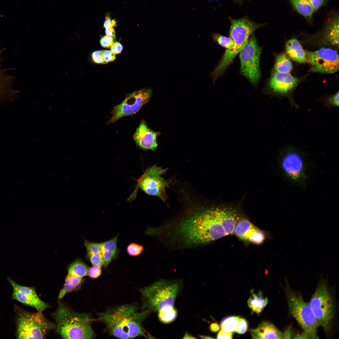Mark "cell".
<instances>
[{"mask_svg":"<svg viewBox=\"0 0 339 339\" xmlns=\"http://www.w3.org/2000/svg\"><path fill=\"white\" fill-rule=\"evenodd\" d=\"M150 313L147 309L140 311L134 305L124 304L99 313L93 320L103 322L110 335L119 338L146 337L142 322Z\"/></svg>","mask_w":339,"mask_h":339,"instance_id":"cell-1","label":"cell"},{"mask_svg":"<svg viewBox=\"0 0 339 339\" xmlns=\"http://www.w3.org/2000/svg\"><path fill=\"white\" fill-rule=\"evenodd\" d=\"M56 324V331L64 339H92L95 334L89 315L73 311L58 302L56 310L52 314Z\"/></svg>","mask_w":339,"mask_h":339,"instance_id":"cell-2","label":"cell"},{"mask_svg":"<svg viewBox=\"0 0 339 339\" xmlns=\"http://www.w3.org/2000/svg\"><path fill=\"white\" fill-rule=\"evenodd\" d=\"M229 19L231 23L229 35L233 40V45L231 48L226 49L218 64L210 74L214 83L223 74L235 57L239 53L250 35L255 30L265 25L256 23L246 16L238 19L230 17Z\"/></svg>","mask_w":339,"mask_h":339,"instance_id":"cell-3","label":"cell"},{"mask_svg":"<svg viewBox=\"0 0 339 339\" xmlns=\"http://www.w3.org/2000/svg\"><path fill=\"white\" fill-rule=\"evenodd\" d=\"M181 282L160 280L140 289L143 301L141 309L158 312L165 307L174 306Z\"/></svg>","mask_w":339,"mask_h":339,"instance_id":"cell-4","label":"cell"},{"mask_svg":"<svg viewBox=\"0 0 339 339\" xmlns=\"http://www.w3.org/2000/svg\"><path fill=\"white\" fill-rule=\"evenodd\" d=\"M303 154L295 150L283 151L279 156V166L284 179L289 183L305 188L311 172L309 161Z\"/></svg>","mask_w":339,"mask_h":339,"instance_id":"cell-5","label":"cell"},{"mask_svg":"<svg viewBox=\"0 0 339 339\" xmlns=\"http://www.w3.org/2000/svg\"><path fill=\"white\" fill-rule=\"evenodd\" d=\"M284 290L289 312L304 331L298 338H316L319 326L309 303L304 301L301 294L291 288L286 279Z\"/></svg>","mask_w":339,"mask_h":339,"instance_id":"cell-6","label":"cell"},{"mask_svg":"<svg viewBox=\"0 0 339 339\" xmlns=\"http://www.w3.org/2000/svg\"><path fill=\"white\" fill-rule=\"evenodd\" d=\"M309 303L319 326L329 333L333 324L335 306L334 297L325 280L319 281Z\"/></svg>","mask_w":339,"mask_h":339,"instance_id":"cell-7","label":"cell"},{"mask_svg":"<svg viewBox=\"0 0 339 339\" xmlns=\"http://www.w3.org/2000/svg\"><path fill=\"white\" fill-rule=\"evenodd\" d=\"M16 336L18 339H42L56 325L45 318L41 312H30L17 309Z\"/></svg>","mask_w":339,"mask_h":339,"instance_id":"cell-8","label":"cell"},{"mask_svg":"<svg viewBox=\"0 0 339 339\" xmlns=\"http://www.w3.org/2000/svg\"><path fill=\"white\" fill-rule=\"evenodd\" d=\"M167 168H163L154 164L148 168L137 180L133 192L128 199L132 201L135 199L138 189L140 188L146 194L159 197L165 202L167 199L165 189L170 184L161 175L166 173Z\"/></svg>","mask_w":339,"mask_h":339,"instance_id":"cell-9","label":"cell"},{"mask_svg":"<svg viewBox=\"0 0 339 339\" xmlns=\"http://www.w3.org/2000/svg\"><path fill=\"white\" fill-rule=\"evenodd\" d=\"M261 51L253 33L239 53L241 72L254 86L258 84L261 77L259 63Z\"/></svg>","mask_w":339,"mask_h":339,"instance_id":"cell-10","label":"cell"},{"mask_svg":"<svg viewBox=\"0 0 339 339\" xmlns=\"http://www.w3.org/2000/svg\"><path fill=\"white\" fill-rule=\"evenodd\" d=\"M152 93L151 88H146L127 94L124 101L114 107L111 111L112 116L107 125L114 123L122 117L136 113L148 102Z\"/></svg>","mask_w":339,"mask_h":339,"instance_id":"cell-11","label":"cell"},{"mask_svg":"<svg viewBox=\"0 0 339 339\" xmlns=\"http://www.w3.org/2000/svg\"><path fill=\"white\" fill-rule=\"evenodd\" d=\"M310 71L324 73H334L339 69V56L334 50L323 48L314 51H307Z\"/></svg>","mask_w":339,"mask_h":339,"instance_id":"cell-12","label":"cell"},{"mask_svg":"<svg viewBox=\"0 0 339 339\" xmlns=\"http://www.w3.org/2000/svg\"><path fill=\"white\" fill-rule=\"evenodd\" d=\"M8 280L13 288V299L33 307L40 312L42 313L44 310L50 307L48 304L39 298L33 287L19 285L9 277H8Z\"/></svg>","mask_w":339,"mask_h":339,"instance_id":"cell-13","label":"cell"},{"mask_svg":"<svg viewBox=\"0 0 339 339\" xmlns=\"http://www.w3.org/2000/svg\"><path fill=\"white\" fill-rule=\"evenodd\" d=\"M234 234L239 239L256 245L262 244L270 237L268 233L260 229L248 219L240 218L234 228Z\"/></svg>","mask_w":339,"mask_h":339,"instance_id":"cell-14","label":"cell"},{"mask_svg":"<svg viewBox=\"0 0 339 339\" xmlns=\"http://www.w3.org/2000/svg\"><path fill=\"white\" fill-rule=\"evenodd\" d=\"M299 80L289 73L274 72L271 78L269 87L274 92L282 95L289 93L297 84Z\"/></svg>","mask_w":339,"mask_h":339,"instance_id":"cell-15","label":"cell"},{"mask_svg":"<svg viewBox=\"0 0 339 339\" xmlns=\"http://www.w3.org/2000/svg\"><path fill=\"white\" fill-rule=\"evenodd\" d=\"M158 133L149 128L144 121H141L133 136L137 145L143 150L155 151L158 144Z\"/></svg>","mask_w":339,"mask_h":339,"instance_id":"cell-16","label":"cell"},{"mask_svg":"<svg viewBox=\"0 0 339 339\" xmlns=\"http://www.w3.org/2000/svg\"><path fill=\"white\" fill-rule=\"evenodd\" d=\"M2 52L0 49V103L6 102L14 92L12 87L13 78L3 67Z\"/></svg>","mask_w":339,"mask_h":339,"instance_id":"cell-17","label":"cell"},{"mask_svg":"<svg viewBox=\"0 0 339 339\" xmlns=\"http://www.w3.org/2000/svg\"><path fill=\"white\" fill-rule=\"evenodd\" d=\"M253 338L283 339L284 333L273 324L268 321H264L255 329L250 330Z\"/></svg>","mask_w":339,"mask_h":339,"instance_id":"cell-18","label":"cell"},{"mask_svg":"<svg viewBox=\"0 0 339 339\" xmlns=\"http://www.w3.org/2000/svg\"><path fill=\"white\" fill-rule=\"evenodd\" d=\"M323 32V40L325 43L338 46L339 17L335 15L329 20Z\"/></svg>","mask_w":339,"mask_h":339,"instance_id":"cell-19","label":"cell"},{"mask_svg":"<svg viewBox=\"0 0 339 339\" xmlns=\"http://www.w3.org/2000/svg\"><path fill=\"white\" fill-rule=\"evenodd\" d=\"M118 235L108 241L100 243L101 254L106 268L111 262L117 258L119 252L117 245Z\"/></svg>","mask_w":339,"mask_h":339,"instance_id":"cell-20","label":"cell"},{"mask_svg":"<svg viewBox=\"0 0 339 339\" xmlns=\"http://www.w3.org/2000/svg\"><path fill=\"white\" fill-rule=\"evenodd\" d=\"M286 49L288 55L295 61L304 63L307 61L306 51L296 39L292 38L287 41Z\"/></svg>","mask_w":339,"mask_h":339,"instance_id":"cell-21","label":"cell"},{"mask_svg":"<svg viewBox=\"0 0 339 339\" xmlns=\"http://www.w3.org/2000/svg\"><path fill=\"white\" fill-rule=\"evenodd\" d=\"M84 282L83 278L68 273L65 278L64 286L59 293L58 299H62L67 293L78 290L80 289Z\"/></svg>","mask_w":339,"mask_h":339,"instance_id":"cell-22","label":"cell"},{"mask_svg":"<svg viewBox=\"0 0 339 339\" xmlns=\"http://www.w3.org/2000/svg\"><path fill=\"white\" fill-rule=\"evenodd\" d=\"M294 8L306 19L311 20L314 12L309 0H290Z\"/></svg>","mask_w":339,"mask_h":339,"instance_id":"cell-23","label":"cell"},{"mask_svg":"<svg viewBox=\"0 0 339 339\" xmlns=\"http://www.w3.org/2000/svg\"><path fill=\"white\" fill-rule=\"evenodd\" d=\"M268 302L267 297L264 298L261 292L257 294L252 293L247 301V304L253 312L258 314L266 307Z\"/></svg>","mask_w":339,"mask_h":339,"instance_id":"cell-24","label":"cell"},{"mask_svg":"<svg viewBox=\"0 0 339 339\" xmlns=\"http://www.w3.org/2000/svg\"><path fill=\"white\" fill-rule=\"evenodd\" d=\"M89 267L81 259L77 258L68 266V273L80 278L87 276Z\"/></svg>","mask_w":339,"mask_h":339,"instance_id":"cell-25","label":"cell"},{"mask_svg":"<svg viewBox=\"0 0 339 339\" xmlns=\"http://www.w3.org/2000/svg\"><path fill=\"white\" fill-rule=\"evenodd\" d=\"M274 68L276 72L289 73L292 68V64L288 56L282 53L277 56Z\"/></svg>","mask_w":339,"mask_h":339,"instance_id":"cell-26","label":"cell"},{"mask_svg":"<svg viewBox=\"0 0 339 339\" xmlns=\"http://www.w3.org/2000/svg\"><path fill=\"white\" fill-rule=\"evenodd\" d=\"M158 312L159 320L164 324L173 321L177 315V310L174 306L165 307Z\"/></svg>","mask_w":339,"mask_h":339,"instance_id":"cell-27","label":"cell"},{"mask_svg":"<svg viewBox=\"0 0 339 339\" xmlns=\"http://www.w3.org/2000/svg\"><path fill=\"white\" fill-rule=\"evenodd\" d=\"M239 318V316H236L226 318L221 323L222 330L232 333L234 331L238 324Z\"/></svg>","mask_w":339,"mask_h":339,"instance_id":"cell-28","label":"cell"},{"mask_svg":"<svg viewBox=\"0 0 339 339\" xmlns=\"http://www.w3.org/2000/svg\"><path fill=\"white\" fill-rule=\"evenodd\" d=\"M213 41L218 43L222 47L228 49L232 48L233 41L230 37L222 35L219 34L215 33L212 35Z\"/></svg>","mask_w":339,"mask_h":339,"instance_id":"cell-29","label":"cell"},{"mask_svg":"<svg viewBox=\"0 0 339 339\" xmlns=\"http://www.w3.org/2000/svg\"><path fill=\"white\" fill-rule=\"evenodd\" d=\"M84 245L86 249V256L101 255L100 243L91 242L85 239Z\"/></svg>","mask_w":339,"mask_h":339,"instance_id":"cell-30","label":"cell"},{"mask_svg":"<svg viewBox=\"0 0 339 339\" xmlns=\"http://www.w3.org/2000/svg\"><path fill=\"white\" fill-rule=\"evenodd\" d=\"M143 246L136 243H132L127 247V253L132 256H137L140 255L143 250Z\"/></svg>","mask_w":339,"mask_h":339,"instance_id":"cell-31","label":"cell"},{"mask_svg":"<svg viewBox=\"0 0 339 339\" xmlns=\"http://www.w3.org/2000/svg\"><path fill=\"white\" fill-rule=\"evenodd\" d=\"M86 259L89 260L93 266H104V262L102 255H91L86 256Z\"/></svg>","mask_w":339,"mask_h":339,"instance_id":"cell-32","label":"cell"},{"mask_svg":"<svg viewBox=\"0 0 339 339\" xmlns=\"http://www.w3.org/2000/svg\"><path fill=\"white\" fill-rule=\"evenodd\" d=\"M102 267L100 266H93L91 267H89L87 276L92 279L97 278L101 274Z\"/></svg>","mask_w":339,"mask_h":339,"instance_id":"cell-33","label":"cell"},{"mask_svg":"<svg viewBox=\"0 0 339 339\" xmlns=\"http://www.w3.org/2000/svg\"><path fill=\"white\" fill-rule=\"evenodd\" d=\"M247 328L248 323L246 320L240 318L238 324L234 331L239 334H243L246 332Z\"/></svg>","mask_w":339,"mask_h":339,"instance_id":"cell-34","label":"cell"},{"mask_svg":"<svg viewBox=\"0 0 339 339\" xmlns=\"http://www.w3.org/2000/svg\"><path fill=\"white\" fill-rule=\"evenodd\" d=\"M102 57L103 64L113 61L116 59L115 55L110 50H102Z\"/></svg>","mask_w":339,"mask_h":339,"instance_id":"cell-35","label":"cell"},{"mask_svg":"<svg viewBox=\"0 0 339 339\" xmlns=\"http://www.w3.org/2000/svg\"><path fill=\"white\" fill-rule=\"evenodd\" d=\"M102 53V50H97L93 51L91 55L92 61L98 64H103Z\"/></svg>","mask_w":339,"mask_h":339,"instance_id":"cell-36","label":"cell"},{"mask_svg":"<svg viewBox=\"0 0 339 339\" xmlns=\"http://www.w3.org/2000/svg\"><path fill=\"white\" fill-rule=\"evenodd\" d=\"M100 44L103 47L109 48L110 47L113 43V38L110 36L105 35L100 40Z\"/></svg>","mask_w":339,"mask_h":339,"instance_id":"cell-37","label":"cell"},{"mask_svg":"<svg viewBox=\"0 0 339 339\" xmlns=\"http://www.w3.org/2000/svg\"><path fill=\"white\" fill-rule=\"evenodd\" d=\"M339 92L328 99L326 102L330 105L338 106L339 104Z\"/></svg>","mask_w":339,"mask_h":339,"instance_id":"cell-38","label":"cell"},{"mask_svg":"<svg viewBox=\"0 0 339 339\" xmlns=\"http://www.w3.org/2000/svg\"><path fill=\"white\" fill-rule=\"evenodd\" d=\"M314 12L318 10L322 7L326 2V0H309Z\"/></svg>","mask_w":339,"mask_h":339,"instance_id":"cell-39","label":"cell"},{"mask_svg":"<svg viewBox=\"0 0 339 339\" xmlns=\"http://www.w3.org/2000/svg\"><path fill=\"white\" fill-rule=\"evenodd\" d=\"M104 27L105 30L113 28L116 25V21L115 19L111 20L109 15H107L104 22Z\"/></svg>","mask_w":339,"mask_h":339,"instance_id":"cell-40","label":"cell"},{"mask_svg":"<svg viewBox=\"0 0 339 339\" xmlns=\"http://www.w3.org/2000/svg\"><path fill=\"white\" fill-rule=\"evenodd\" d=\"M110 47V51L115 55L120 53L123 49L122 45L118 42H113Z\"/></svg>","mask_w":339,"mask_h":339,"instance_id":"cell-41","label":"cell"},{"mask_svg":"<svg viewBox=\"0 0 339 339\" xmlns=\"http://www.w3.org/2000/svg\"><path fill=\"white\" fill-rule=\"evenodd\" d=\"M232 333L228 332L223 330H221L218 334L217 338L232 339Z\"/></svg>","mask_w":339,"mask_h":339,"instance_id":"cell-42","label":"cell"},{"mask_svg":"<svg viewBox=\"0 0 339 339\" xmlns=\"http://www.w3.org/2000/svg\"><path fill=\"white\" fill-rule=\"evenodd\" d=\"M105 32L106 35L111 37L113 38H115V31L113 28L105 30Z\"/></svg>","mask_w":339,"mask_h":339,"instance_id":"cell-43","label":"cell"},{"mask_svg":"<svg viewBox=\"0 0 339 339\" xmlns=\"http://www.w3.org/2000/svg\"><path fill=\"white\" fill-rule=\"evenodd\" d=\"M209 328L211 331L215 332L218 331L219 327L218 325L216 323H213L210 325L209 326Z\"/></svg>","mask_w":339,"mask_h":339,"instance_id":"cell-44","label":"cell"},{"mask_svg":"<svg viewBox=\"0 0 339 339\" xmlns=\"http://www.w3.org/2000/svg\"><path fill=\"white\" fill-rule=\"evenodd\" d=\"M183 339H196V338L194 337L191 334L188 333L187 331L186 332L184 335Z\"/></svg>","mask_w":339,"mask_h":339,"instance_id":"cell-45","label":"cell"},{"mask_svg":"<svg viewBox=\"0 0 339 339\" xmlns=\"http://www.w3.org/2000/svg\"><path fill=\"white\" fill-rule=\"evenodd\" d=\"M198 336L200 338H201V339H213V338H213V337H211L210 336H206V335H198Z\"/></svg>","mask_w":339,"mask_h":339,"instance_id":"cell-46","label":"cell"},{"mask_svg":"<svg viewBox=\"0 0 339 339\" xmlns=\"http://www.w3.org/2000/svg\"><path fill=\"white\" fill-rule=\"evenodd\" d=\"M233 0L236 3H237L238 4H239L240 5V4H242L244 2V1L245 0Z\"/></svg>","mask_w":339,"mask_h":339,"instance_id":"cell-47","label":"cell"},{"mask_svg":"<svg viewBox=\"0 0 339 339\" xmlns=\"http://www.w3.org/2000/svg\"><path fill=\"white\" fill-rule=\"evenodd\" d=\"M52 104L51 103H50V105H49V106L48 107L47 109H48V110H51V109H52Z\"/></svg>","mask_w":339,"mask_h":339,"instance_id":"cell-48","label":"cell"}]
</instances>
